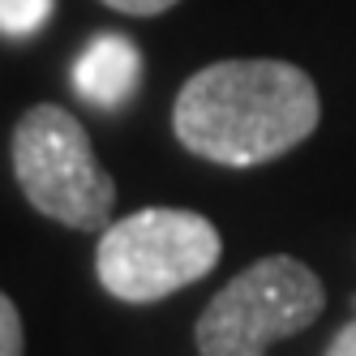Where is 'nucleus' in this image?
<instances>
[{
	"label": "nucleus",
	"mask_w": 356,
	"mask_h": 356,
	"mask_svg": "<svg viewBox=\"0 0 356 356\" xmlns=\"http://www.w3.org/2000/svg\"><path fill=\"white\" fill-rule=\"evenodd\" d=\"M318 86L288 60H215L197 69L172 104V129L189 155L253 168L296 150L318 129Z\"/></svg>",
	"instance_id": "f257e3e1"
},
{
	"label": "nucleus",
	"mask_w": 356,
	"mask_h": 356,
	"mask_svg": "<svg viewBox=\"0 0 356 356\" xmlns=\"http://www.w3.org/2000/svg\"><path fill=\"white\" fill-rule=\"evenodd\" d=\"M13 176L26 202L73 232H104L116 207V181L95 159L82 120L60 104H35L13 124Z\"/></svg>",
	"instance_id": "f03ea898"
},
{
	"label": "nucleus",
	"mask_w": 356,
	"mask_h": 356,
	"mask_svg": "<svg viewBox=\"0 0 356 356\" xmlns=\"http://www.w3.org/2000/svg\"><path fill=\"white\" fill-rule=\"evenodd\" d=\"M219 253L223 241L207 215L146 207L104 227L95 249V275L116 300L150 305L207 279Z\"/></svg>",
	"instance_id": "7ed1b4c3"
},
{
	"label": "nucleus",
	"mask_w": 356,
	"mask_h": 356,
	"mask_svg": "<svg viewBox=\"0 0 356 356\" xmlns=\"http://www.w3.org/2000/svg\"><path fill=\"white\" fill-rule=\"evenodd\" d=\"M322 309V279L300 258L270 253L211 296L193 326V343L202 356H266L270 343L314 326Z\"/></svg>",
	"instance_id": "20e7f679"
},
{
	"label": "nucleus",
	"mask_w": 356,
	"mask_h": 356,
	"mask_svg": "<svg viewBox=\"0 0 356 356\" xmlns=\"http://www.w3.org/2000/svg\"><path fill=\"white\" fill-rule=\"evenodd\" d=\"M138 78H142V52L129 35L116 31L95 35L82 47V56L73 60V90L104 112H120L129 104Z\"/></svg>",
	"instance_id": "39448f33"
},
{
	"label": "nucleus",
	"mask_w": 356,
	"mask_h": 356,
	"mask_svg": "<svg viewBox=\"0 0 356 356\" xmlns=\"http://www.w3.org/2000/svg\"><path fill=\"white\" fill-rule=\"evenodd\" d=\"M56 0H0V35L5 39H26L52 17Z\"/></svg>",
	"instance_id": "423d86ee"
},
{
	"label": "nucleus",
	"mask_w": 356,
	"mask_h": 356,
	"mask_svg": "<svg viewBox=\"0 0 356 356\" xmlns=\"http://www.w3.org/2000/svg\"><path fill=\"white\" fill-rule=\"evenodd\" d=\"M0 356H26V330H22L17 305L0 292Z\"/></svg>",
	"instance_id": "0eeeda50"
},
{
	"label": "nucleus",
	"mask_w": 356,
	"mask_h": 356,
	"mask_svg": "<svg viewBox=\"0 0 356 356\" xmlns=\"http://www.w3.org/2000/svg\"><path fill=\"white\" fill-rule=\"evenodd\" d=\"M104 5L116 13H129V17H159L172 5H181V0H104Z\"/></svg>",
	"instance_id": "6e6552de"
},
{
	"label": "nucleus",
	"mask_w": 356,
	"mask_h": 356,
	"mask_svg": "<svg viewBox=\"0 0 356 356\" xmlns=\"http://www.w3.org/2000/svg\"><path fill=\"white\" fill-rule=\"evenodd\" d=\"M352 309H356V300H352Z\"/></svg>",
	"instance_id": "1a4fd4ad"
}]
</instances>
